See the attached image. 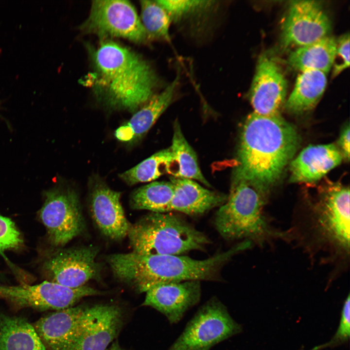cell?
<instances>
[{
	"mask_svg": "<svg viewBox=\"0 0 350 350\" xmlns=\"http://www.w3.org/2000/svg\"><path fill=\"white\" fill-rule=\"evenodd\" d=\"M299 141L295 128L280 115L251 113L242 129L234 172L268 191L293 157Z\"/></svg>",
	"mask_w": 350,
	"mask_h": 350,
	"instance_id": "6da1fadb",
	"label": "cell"
},
{
	"mask_svg": "<svg viewBox=\"0 0 350 350\" xmlns=\"http://www.w3.org/2000/svg\"><path fill=\"white\" fill-rule=\"evenodd\" d=\"M251 245L245 240L226 251L201 260L183 255H146L132 251L110 255L106 261L116 279L140 293H145L164 283L216 280L224 265Z\"/></svg>",
	"mask_w": 350,
	"mask_h": 350,
	"instance_id": "7a4b0ae2",
	"label": "cell"
},
{
	"mask_svg": "<svg viewBox=\"0 0 350 350\" xmlns=\"http://www.w3.org/2000/svg\"><path fill=\"white\" fill-rule=\"evenodd\" d=\"M93 58L97 84L111 104L133 110L154 96L158 79L151 66L132 51L106 41Z\"/></svg>",
	"mask_w": 350,
	"mask_h": 350,
	"instance_id": "3957f363",
	"label": "cell"
},
{
	"mask_svg": "<svg viewBox=\"0 0 350 350\" xmlns=\"http://www.w3.org/2000/svg\"><path fill=\"white\" fill-rule=\"evenodd\" d=\"M267 192L233 172L229 193L215 215V226L221 236L260 245L274 238L288 237L268 223L264 213Z\"/></svg>",
	"mask_w": 350,
	"mask_h": 350,
	"instance_id": "277c9868",
	"label": "cell"
},
{
	"mask_svg": "<svg viewBox=\"0 0 350 350\" xmlns=\"http://www.w3.org/2000/svg\"><path fill=\"white\" fill-rule=\"evenodd\" d=\"M127 236L133 251L146 255H183L210 243L204 233L169 212L144 215L130 224Z\"/></svg>",
	"mask_w": 350,
	"mask_h": 350,
	"instance_id": "5b68a950",
	"label": "cell"
},
{
	"mask_svg": "<svg viewBox=\"0 0 350 350\" xmlns=\"http://www.w3.org/2000/svg\"><path fill=\"white\" fill-rule=\"evenodd\" d=\"M311 214L318 242L335 255L350 253V189L340 184L326 186Z\"/></svg>",
	"mask_w": 350,
	"mask_h": 350,
	"instance_id": "8992f818",
	"label": "cell"
},
{
	"mask_svg": "<svg viewBox=\"0 0 350 350\" xmlns=\"http://www.w3.org/2000/svg\"><path fill=\"white\" fill-rule=\"evenodd\" d=\"M242 331L226 306L213 297L198 309L168 350H210Z\"/></svg>",
	"mask_w": 350,
	"mask_h": 350,
	"instance_id": "52a82bcc",
	"label": "cell"
},
{
	"mask_svg": "<svg viewBox=\"0 0 350 350\" xmlns=\"http://www.w3.org/2000/svg\"><path fill=\"white\" fill-rule=\"evenodd\" d=\"M86 285L72 288L50 281L35 285L0 284V298L16 307L58 311L71 307L82 298L102 294Z\"/></svg>",
	"mask_w": 350,
	"mask_h": 350,
	"instance_id": "ba28073f",
	"label": "cell"
},
{
	"mask_svg": "<svg viewBox=\"0 0 350 350\" xmlns=\"http://www.w3.org/2000/svg\"><path fill=\"white\" fill-rule=\"evenodd\" d=\"M39 217L51 243L64 246L80 235L85 223L76 193L70 190L53 189L45 194Z\"/></svg>",
	"mask_w": 350,
	"mask_h": 350,
	"instance_id": "9c48e42d",
	"label": "cell"
},
{
	"mask_svg": "<svg viewBox=\"0 0 350 350\" xmlns=\"http://www.w3.org/2000/svg\"><path fill=\"white\" fill-rule=\"evenodd\" d=\"M82 29L101 35L121 37L138 43L148 38L135 7L126 0L93 1L88 18Z\"/></svg>",
	"mask_w": 350,
	"mask_h": 350,
	"instance_id": "30bf717a",
	"label": "cell"
},
{
	"mask_svg": "<svg viewBox=\"0 0 350 350\" xmlns=\"http://www.w3.org/2000/svg\"><path fill=\"white\" fill-rule=\"evenodd\" d=\"M331 27L328 16L318 1H293L282 23L281 41L285 47H301L329 35Z\"/></svg>",
	"mask_w": 350,
	"mask_h": 350,
	"instance_id": "8fae6325",
	"label": "cell"
},
{
	"mask_svg": "<svg viewBox=\"0 0 350 350\" xmlns=\"http://www.w3.org/2000/svg\"><path fill=\"white\" fill-rule=\"evenodd\" d=\"M98 252L97 247L89 246L62 250L46 260L44 268L50 281L79 288L100 278L101 267L96 260Z\"/></svg>",
	"mask_w": 350,
	"mask_h": 350,
	"instance_id": "7c38bea8",
	"label": "cell"
},
{
	"mask_svg": "<svg viewBox=\"0 0 350 350\" xmlns=\"http://www.w3.org/2000/svg\"><path fill=\"white\" fill-rule=\"evenodd\" d=\"M116 305L96 304L85 307L75 337L68 350H106L122 324Z\"/></svg>",
	"mask_w": 350,
	"mask_h": 350,
	"instance_id": "4fadbf2b",
	"label": "cell"
},
{
	"mask_svg": "<svg viewBox=\"0 0 350 350\" xmlns=\"http://www.w3.org/2000/svg\"><path fill=\"white\" fill-rule=\"evenodd\" d=\"M286 91V80L276 60L268 54L262 55L249 91L253 112L265 116L280 115Z\"/></svg>",
	"mask_w": 350,
	"mask_h": 350,
	"instance_id": "5bb4252c",
	"label": "cell"
},
{
	"mask_svg": "<svg viewBox=\"0 0 350 350\" xmlns=\"http://www.w3.org/2000/svg\"><path fill=\"white\" fill-rule=\"evenodd\" d=\"M145 293L142 305L156 309L173 324L199 302L201 288L198 280L171 282L156 285Z\"/></svg>",
	"mask_w": 350,
	"mask_h": 350,
	"instance_id": "9a60e30c",
	"label": "cell"
},
{
	"mask_svg": "<svg viewBox=\"0 0 350 350\" xmlns=\"http://www.w3.org/2000/svg\"><path fill=\"white\" fill-rule=\"evenodd\" d=\"M121 193L103 184H97L90 196V212L94 221L106 237L116 241L125 237L130 224L120 202Z\"/></svg>",
	"mask_w": 350,
	"mask_h": 350,
	"instance_id": "2e32d148",
	"label": "cell"
},
{
	"mask_svg": "<svg viewBox=\"0 0 350 350\" xmlns=\"http://www.w3.org/2000/svg\"><path fill=\"white\" fill-rule=\"evenodd\" d=\"M85 307H71L55 311L33 326L48 350H68L76 334Z\"/></svg>",
	"mask_w": 350,
	"mask_h": 350,
	"instance_id": "e0dca14e",
	"label": "cell"
},
{
	"mask_svg": "<svg viewBox=\"0 0 350 350\" xmlns=\"http://www.w3.org/2000/svg\"><path fill=\"white\" fill-rule=\"evenodd\" d=\"M174 194L168 212L178 211L190 215H199L220 207L228 195L210 190L193 180L172 177Z\"/></svg>",
	"mask_w": 350,
	"mask_h": 350,
	"instance_id": "ac0fdd59",
	"label": "cell"
},
{
	"mask_svg": "<svg viewBox=\"0 0 350 350\" xmlns=\"http://www.w3.org/2000/svg\"><path fill=\"white\" fill-rule=\"evenodd\" d=\"M343 156L333 144L310 145L290 164V181L312 182L322 178L340 164Z\"/></svg>",
	"mask_w": 350,
	"mask_h": 350,
	"instance_id": "d6986e66",
	"label": "cell"
},
{
	"mask_svg": "<svg viewBox=\"0 0 350 350\" xmlns=\"http://www.w3.org/2000/svg\"><path fill=\"white\" fill-rule=\"evenodd\" d=\"M179 80L177 74L162 91L154 95L129 122L115 131L116 138L122 141H129L144 135L171 104Z\"/></svg>",
	"mask_w": 350,
	"mask_h": 350,
	"instance_id": "ffe728a7",
	"label": "cell"
},
{
	"mask_svg": "<svg viewBox=\"0 0 350 350\" xmlns=\"http://www.w3.org/2000/svg\"><path fill=\"white\" fill-rule=\"evenodd\" d=\"M0 350H48L26 319L0 313Z\"/></svg>",
	"mask_w": 350,
	"mask_h": 350,
	"instance_id": "44dd1931",
	"label": "cell"
},
{
	"mask_svg": "<svg viewBox=\"0 0 350 350\" xmlns=\"http://www.w3.org/2000/svg\"><path fill=\"white\" fill-rule=\"evenodd\" d=\"M337 40L326 36L315 42L297 48L288 58L289 64L301 71L318 70L328 73L333 66Z\"/></svg>",
	"mask_w": 350,
	"mask_h": 350,
	"instance_id": "7402d4cb",
	"label": "cell"
},
{
	"mask_svg": "<svg viewBox=\"0 0 350 350\" xmlns=\"http://www.w3.org/2000/svg\"><path fill=\"white\" fill-rule=\"evenodd\" d=\"M326 85V73L313 70L301 71L285 103L286 109L295 114L311 110L322 96Z\"/></svg>",
	"mask_w": 350,
	"mask_h": 350,
	"instance_id": "603a6c76",
	"label": "cell"
},
{
	"mask_svg": "<svg viewBox=\"0 0 350 350\" xmlns=\"http://www.w3.org/2000/svg\"><path fill=\"white\" fill-rule=\"evenodd\" d=\"M170 148L173 161L169 174L173 177L195 180L209 187L210 186L201 173L196 154L186 140L178 121H175L174 124Z\"/></svg>",
	"mask_w": 350,
	"mask_h": 350,
	"instance_id": "cb8c5ba5",
	"label": "cell"
},
{
	"mask_svg": "<svg viewBox=\"0 0 350 350\" xmlns=\"http://www.w3.org/2000/svg\"><path fill=\"white\" fill-rule=\"evenodd\" d=\"M174 191L170 181L150 183L134 191L130 204L134 210H146L153 212H167Z\"/></svg>",
	"mask_w": 350,
	"mask_h": 350,
	"instance_id": "d4e9b609",
	"label": "cell"
},
{
	"mask_svg": "<svg viewBox=\"0 0 350 350\" xmlns=\"http://www.w3.org/2000/svg\"><path fill=\"white\" fill-rule=\"evenodd\" d=\"M173 161L170 148L159 151L136 166L120 175L128 185L153 181L169 173Z\"/></svg>",
	"mask_w": 350,
	"mask_h": 350,
	"instance_id": "484cf974",
	"label": "cell"
},
{
	"mask_svg": "<svg viewBox=\"0 0 350 350\" xmlns=\"http://www.w3.org/2000/svg\"><path fill=\"white\" fill-rule=\"evenodd\" d=\"M141 23L148 37L168 39L171 19L157 0H141Z\"/></svg>",
	"mask_w": 350,
	"mask_h": 350,
	"instance_id": "4316f807",
	"label": "cell"
},
{
	"mask_svg": "<svg viewBox=\"0 0 350 350\" xmlns=\"http://www.w3.org/2000/svg\"><path fill=\"white\" fill-rule=\"evenodd\" d=\"M350 335V295L345 299L341 311L339 326L334 335L327 343L315 346L311 350H321L333 348L348 342Z\"/></svg>",
	"mask_w": 350,
	"mask_h": 350,
	"instance_id": "83f0119b",
	"label": "cell"
},
{
	"mask_svg": "<svg viewBox=\"0 0 350 350\" xmlns=\"http://www.w3.org/2000/svg\"><path fill=\"white\" fill-rule=\"evenodd\" d=\"M165 10L171 19H178L200 9L211 5L210 1L157 0Z\"/></svg>",
	"mask_w": 350,
	"mask_h": 350,
	"instance_id": "f1b7e54d",
	"label": "cell"
},
{
	"mask_svg": "<svg viewBox=\"0 0 350 350\" xmlns=\"http://www.w3.org/2000/svg\"><path fill=\"white\" fill-rule=\"evenodd\" d=\"M21 235L14 222L0 215V254L7 250L19 247L22 244Z\"/></svg>",
	"mask_w": 350,
	"mask_h": 350,
	"instance_id": "f546056e",
	"label": "cell"
},
{
	"mask_svg": "<svg viewBox=\"0 0 350 350\" xmlns=\"http://www.w3.org/2000/svg\"><path fill=\"white\" fill-rule=\"evenodd\" d=\"M338 62L333 65L332 75L335 76L350 66V35L346 34L337 40L335 59ZM335 60V59H334Z\"/></svg>",
	"mask_w": 350,
	"mask_h": 350,
	"instance_id": "4dcf8cb0",
	"label": "cell"
},
{
	"mask_svg": "<svg viewBox=\"0 0 350 350\" xmlns=\"http://www.w3.org/2000/svg\"><path fill=\"white\" fill-rule=\"evenodd\" d=\"M350 128L348 124L343 129L338 141L342 150L341 154L348 160L350 158Z\"/></svg>",
	"mask_w": 350,
	"mask_h": 350,
	"instance_id": "1f68e13d",
	"label": "cell"
},
{
	"mask_svg": "<svg viewBox=\"0 0 350 350\" xmlns=\"http://www.w3.org/2000/svg\"><path fill=\"white\" fill-rule=\"evenodd\" d=\"M106 350H124L122 349L117 342L112 344L110 347L108 348Z\"/></svg>",
	"mask_w": 350,
	"mask_h": 350,
	"instance_id": "d6a6232c",
	"label": "cell"
}]
</instances>
